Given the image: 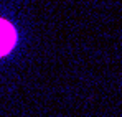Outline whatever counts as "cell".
Masks as SVG:
<instances>
[{
    "instance_id": "cell-1",
    "label": "cell",
    "mask_w": 122,
    "mask_h": 117,
    "mask_svg": "<svg viewBox=\"0 0 122 117\" xmlns=\"http://www.w3.org/2000/svg\"><path fill=\"white\" fill-rule=\"evenodd\" d=\"M15 40H17L15 28L8 21L0 18V56L7 55L12 50V46L15 45Z\"/></svg>"
}]
</instances>
